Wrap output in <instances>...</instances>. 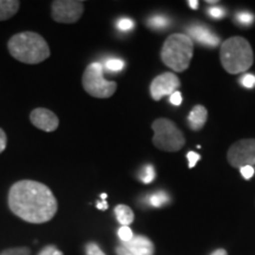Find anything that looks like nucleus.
<instances>
[{"instance_id": "nucleus-9", "label": "nucleus", "mask_w": 255, "mask_h": 255, "mask_svg": "<svg viewBox=\"0 0 255 255\" xmlns=\"http://www.w3.org/2000/svg\"><path fill=\"white\" fill-rule=\"evenodd\" d=\"M181 87L180 79L175 73L165 72L156 77L150 84V95L155 101H159L164 96L173 95Z\"/></svg>"}, {"instance_id": "nucleus-15", "label": "nucleus", "mask_w": 255, "mask_h": 255, "mask_svg": "<svg viewBox=\"0 0 255 255\" xmlns=\"http://www.w3.org/2000/svg\"><path fill=\"white\" fill-rule=\"evenodd\" d=\"M115 215H116L117 221L122 226H129L133 222L135 215H133L132 209L126 205H119L115 208Z\"/></svg>"}, {"instance_id": "nucleus-31", "label": "nucleus", "mask_w": 255, "mask_h": 255, "mask_svg": "<svg viewBox=\"0 0 255 255\" xmlns=\"http://www.w3.org/2000/svg\"><path fill=\"white\" fill-rule=\"evenodd\" d=\"M6 144H7V137L4 130L0 128V154L6 149Z\"/></svg>"}, {"instance_id": "nucleus-36", "label": "nucleus", "mask_w": 255, "mask_h": 255, "mask_svg": "<svg viewBox=\"0 0 255 255\" xmlns=\"http://www.w3.org/2000/svg\"><path fill=\"white\" fill-rule=\"evenodd\" d=\"M102 199H103V200H105V199H107V194H102Z\"/></svg>"}, {"instance_id": "nucleus-29", "label": "nucleus", "mask_w": 255, "mask_h": 255, "mask_svg": "<svg viewBox=\"0 0 255 255\" xmlns=\"http://www.w3.org/2000/svg\"><path fill=\"white\" fill-rule=\"evenodd\" d=\"M169 101H170V103L173 105H178L182 104V95H181L180 91H175L173 95L169 96Z\"/></svg>"}, {"instance_id": "nucleus-18", "label": "nucleus", "mask_w": 255, "mask_h": 255, "mask_svg": "<svg viewBox=\"0 0 255 255\" xmlns=\"http://www.w3.org/2000/svg\"><path fill=\"white\" fill-rule=\"evenodd\" d=\"M154 178H155V169H154V167H152V165H150V164L145 165V167L143 168L142 174H141L142 182L148 184V183L152 182V181H154Z\"/></svg>"}, {"instance_id": "nucleus-26", "label": "nucleus", "mask_w": 255, "mask_h": 255, "mask_svg": "<svg viewBox=\"0 0 255 255\" xmlns=\"http://www.w3.org/2000/svg\"><path fill=\"white\" fill-rule=\"evenodd\" d=\"M38 255H64L56 246H46L40 251V253Z\"/></svg>"}, {"instance_id": "nucleus-32", "label": "nucleus", "mask_w": 255, "mask_h": 255, "mask_svg": "<svg viewBox=\"0 0 255 255\" xmlns=\"http://www.w3.org/2000/svg\"><path fill=\"white\" fill-rule=\"evenodd\" d=\"M116 254L117 255H133L131 252L128 251L126 247L123 246V245H121V246H119L116 248Z\"/></svg>"}, {"instance_id": "nucleus-30", "label": "nucleus", "mask_w": 255, "mask_h": 255, "mask_svg": "<svg viewBox=\"0 0 255 255\" xmlns=\"http://www.w3.org/2000/svg\"><path fill=\"white\" fill-rule=\"evenodd\" d=\"M240 170H241V175L244 176V178H246V180H250V178H252V176L254 175V168L252 167V165L242 167L240 168Z\"/></svg>"}, {"instance_id": "nucleus-12", "label": "nucleus", "mask_w": 255, "mask_h": 255, "mask_svg": "<svg viewBox=\"0 0 255 255\" xmlns=\"http://www.w3.org/2000/svg\"><path fill=\"white\" fill-rule=\"evenodd\" d=\"M122 245L133 255H154L155 253V246L152 241L143 235L133 237L131 241L123 242Z\"/></svg>"}, {"instance_id": "nucleus-17", "label": "nucleus", "mask_w": 255, "mask_h": 255, "mask_svg": "<svg viewBox=\"0 0 255 255\" xmlns=\"http://www.w3.org/2000/svg\"><path fill=\"white\" fill-rule=\"evenodd\" d=\"M148 25L152 28H164L169 25V19L164 15H152L151 18H149Z\"/></svg>"}, {"instance_id": "nucleus-5", "label": "nucleus", "mask_w": 255, "mask_h": 255, "mask_svg": "<svg viewBox=\"0 0 255 255\" xmlns=\"http://www.w3.org/2000/svg\"><path fill=\"white\" fill-rule=\"evenodd\" d=\"M152 143L159 150L175 152L183 148L186 137L176 124L168 119H157L152 123Z\"/></svg>"}, {"instance_id": "nucleus-33", "label": "nucleus", "mask_w": 255, "mask_h": 255, "mask_svg": "<svg viewBox=\"0 0 255 255\" xmlns=\"http://www.w3.org/2000/svg\"><path fill=\"white\" fill-rule=\"evenodd\" d=\"M188 5H189L193 9L199 8V1H197V0H190V1H188Z\"/></svg>"}, {"instance_id": "nucleus-8", "label": "nucleus", "mask_w": 255, "mask_h": 255, "mask_svg": "<svg viewBox=\"0 0 255 255\" xmlns=\"http://www.w3.org/2000/svg\"><path fill=\"white\" fill-rule=\"evenodd\" d=\"M84 2L79 0H57L52 2V18L57 23L72 24L82 17Z\"/></svg>"}, {"instance_id": "nucleus-20", "label": "nucleus", "mask_w": 255, "mask_h": 255, "mask_svg": "<svg viewBox=\"0 0 255 255\" xmlns=\"http://www.w3.org/2000/svg\"><path fill=\"white\" fill-rule=\"evenodd\" d=\"M119 237L123 242H129L132 240L135 235H133L131 229L129 228V226H122V227L119 229Z\"/></svg>"}, {"instance_id": "nucleus-28", "label": "nucleus", "mask_w": 255, "mask_h": 255, "mask_svg": "<svg viewBox=\"0 0 255 255\" xmlns=\"http://www.w3.org/2000/svg\"><path fill=\"white\" fill-rule=\"evenodd\" d=\"M208 13L212 15L213 18H222L225 17V9L218 7V6H214V7H210L208 9Z\"/></svg>"}, {"instance_id": "nucleus-6", "label": "nucleus", "mask_w": 255, "mask_h": 255, "mask_svg": "<svg viewBox=\"0 0 255 255\" xmlns=\"http://www.w3.org/2000/svg\"><path fill=\"white\" fill-rule=\"evenodd\" d=\"M82 84L89 95L96 98H109L116 92L117 83L104 78L103 64L91 63L83 73Z\"/></svg>"}, {"instance_id": "nucleus-2", "label": "nucleus", "mask_w": 255, "mask_h": 255, "mask_svg": "<svg viewBox=\"0 0 255 255\" xmlns=\"http://www.w3.org/2000/svg\"><path fill=\"white\" fill-rule=\"evenodd\" d=\"M8 52L24 64H39L50 57L46 40L36 32H20L14 34L7 43Z\"/></svg>"}, {"instance_id": "nucleus-21", "label": "nucleus", "mask_w": 255, "mask_h": 255, "mask_svg": "<svg viewBox=\"0 0 255 255\" xmlns=\"http://www.w3.org/2000/svg\"><path fill=\"white\" fill-rule=\"evenodd\" d=\"M105 68L109 71H121L124 68V62L121 59H109L105 63Z\"/></svg>"}, {"instance_id": "nucleus-1", "label": "nucleus", "mask_w": 255, "mask_h": 255, "mask_svg": "<svg viewBox=\"0 0 255 255\" xmlns=\"http://www.w3.org/2000/svg\"><path fill=\"white\" fill-rule=\"evenodd\" d=\"M7 201L11 212L28 223L50 221L58 209V203L50 188L31 180L15 182L8 191Z\"/></svg>"}, {"instance_id": "nucleus-13", "label": "nucleus", "mask_w": 255, "mask_h": 255, "mask_svg": "<svg viewBox=\"0 0 255 255\" xmlns=\"http://www.w3.org/2000/svg\"><path fill=\"white\" fill-rule=\"evenodd\" d=\"M208 119V113L203 105H195L188 115V124L193 130L202 129Z\"/></svg>"}, {"instance_id": "nucleus-16", "label": "nucleus", "mask_w": 255, "mask_h": 255, "mask_svg": "<svg viewBox=\"0 0 255 255\" xmlns=\"http://www.w3.org/2000/svg\"><path fill=\"white\" fill-rule=\"evenodd\" d=\"M169 196L167 194L163 193V191H159V193H155L149 197V203L152 207H162L164 206L165 203L169 202Z\"/></svg>"}, {"instance_id": "nucleus-35", "label": "nucleus", "mask_w": 255, "mask_h": 255, "mask_svg": "<svg viewBox=\"0 0 255 255\" xmlns=\"http://www.w3.org/2000/svg\"><path fill=\"white\" fill-rule=\"evenodd\" d=\"M97 208L102 209V210H107L108 209V203L103 201V202H98L97 203Z\"/></svg>"}, {"instance_id": "nucleus-14", "label": "nucleus", "mask_w": 255, "mask_h": 255, "mask_svg": "<svg viewBox=\"0 0 255 255\" xmlns=\"http://www.w3.org/2000/svg\"><path fill=\"white\" fill-rule=\"evenodd\" d=\"M20 2L17 0H0V20H7L17 13Z\"/></svg>"}, {"instance_id": "nucleus-22", "label": "nucleus", "mask_w": 255, "mask_h": 255, "mask_svg": "<svg viewBox=\"0 0 255 255\" xmlns=\"http://www.w3.org/2000/svg\"><path fill=\"white\" fill-rule=\"evenodd\" d=\"M85 253L87 255H107L95 242H89L85 246Z\"/></svg>"}, {"instance_id": "nucleus-10", "label": "nucleus", "mask_w": 255, "mask_h": 255, "mask_svg": "<svg viewBox=\"0 0 255 255\" xmlns=\"http://www.w3.org/2000/svg\"><path fill=\"white\" fill-rule=\"evenodd\" d=\"M30 120L34 127L46 132L55 131L59 126V120L56 114L45 108L34 109L30 115Z\"/></svg>"}, {"instance_id": "nucleus-34", "label": "nucleus", "mask_w": 255, "mask_h": 255, "mask_svg": "<svg viewBox=\"0 0 255 255\" xmlns=\"http://www.w3.org/2000/svg\"><path fill=\"white\" fill-rule=\"evenodd\" d=\"M210 255H228V254H227V252H226L225 250L220 248V250H216V251L213 252V253L210 254Z\"/></svg>"}, {"instance_id": "nucleus-3", "label": "nucleus", "mask_w": 255, "mask_h": 255, "mask_svg": "<svg viewBox=\"0 0 255 255\" xmlns=\"http://www.w3.org/2000/svg\"><path fill=\"white\" fill-rule=\"evenodd\" d=\"M220 59L226 71L237 75L247 71L253 65L254 53L248 40L242 37H232L222 43Z\"/></svg>"}, {"instance_id": "nucleus-4", "label": "nucleus", "mask_w": 255, "mask_h": 255, "mask_svg": "<svg viewBox=\"0 0 255 255\" xmlns=\"http://www.w3.org/2000/svg\"><path fill=\"white\" fill-rule=\"evenodd\" d=\"M194 43L184 33H173L165 39L161 50V58L169 69L183 72L189 68L193 58Z\"/></svg>"}, {"instance_id": "nucleus-19", "label": "nucleus", "mask_w": 255, "mask_h": 255, "mask_svg": "<svg viewBox=\"0 0 255 255\" xmlns=\"http://www.w3.org/2000/svg\"><path fill=\"white\" fill-rule=\"evenodd\" d=\"M0 255H31V251L27 247L8 248V250L2 251Z\"/></svg>"}, {"instance_id": "nucleus-24", "label": "nucleus", "mask_w": 255, "mask_h": 255, "mask_svg": "<svg viewBox=\"0 0 255 255\" xmlns=\"http://www.w3.org/2000/svg\"><path fill=\"white\" fill-rule=\"evenodd\" d=\"M117 26H119L121 31H129L133 27V21L129 18H122L119 23H117Z\"/></svg>"}, {"instance_id": "nucleus-7", "label": "nucleus", "mask_w": 255, "mask_h": 255, "mask_svg": "<svg viewBox=\"0 0 255 255\" xmlns=\"http://www.w3.org/2000/svg\"><path fill=\"white\" fill-rule=\"evenodd\" d=\"M227 159L234 168L255 165V139H240L232 144L227 152Z\"/></svg>"}, {"instance_id": "nucleus-25", "label": "nucleus", "mask_w": 255, "mask_h": 255, "mask_svg": "<svg viewBox=\"0 0 255 255\" xmlns=\"http://www.w3.org/2000/svg\"><path fill=\"white\" fill-rule=\"evenodd\" d=\"M241 84L244 85L245 88H248V89L254 88L255 87V76L251 75V73L245 75L244 77L241 78Z\"/></svg>"}, {"instance_id": "nucleus-27", "label": "nucleus", "mask_w": 255, "mask_h": 255, "mask_svg": "<svg viewBox=\"0 0 255 255\" xmlns=\"http://www.w3.org/2000/svg\"><path fill=\"white\" fill-rule=\"evenodd\" d=\"M187 158H188V167L194 168L197 162L200 161L201 156L199 154H196V152H194V151H189L187 154Z\"/></svg>"}, {"instance_id": "nucleus-11", "label": "nucleus", "mask_w": 255, "mask_h": 255, "mask_svg": "<svg viewBox=\"0 0 255 255\" xmlns=\"http://www.w3.org/2000/svg\"><path fill=\"white\" fill-rule=\"evenodd\" d=\"M188 37L190 38L191 40L199 41L200 44L206 46H212L214 47L220 43L219 36H216L214 32L209 30L206 25L203 24H194L190 25V26L187 27Z\"/></svg>"}, {"instance_id": "nucleus-23", "label": "nucleus", "mask_w": 255, "mask_h": 255, "mask_svg": "<svg viewBox=\"0 0 255 255\" xmlns=\"http://www.w3.org/2000/svg\"><path fill=\"white\" fill-rule=\"evenodd\" d=\"M237 20L242 25H250L254 21V15L247 12H242L237 15Z\"/></svg>"}]
</instances>
